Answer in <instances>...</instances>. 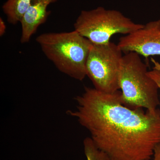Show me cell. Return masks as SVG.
Returning <instances> with one entry per match:
<instances>
[{"label": "cell", "instance_id": "5b68a950", "mask_svg": "<svg viewBox=\"0 0 160 160\" xmlns=\"http://www.w3.org/2000/svg\"><path fill=\"white\" fill-rule=\"evenodd\" d=\"M122 53L118 44L111 42L93 44L86 63V73L95 89L106 93L118 91Z\"/></svg>", "mask_w": 160, "mask_h": 160}, {"label": "cell", "instance_id": "7c38bea8", "mask_svg": "<svg viewBox=\"0 0 160 160\" xmlns=\"http://www.w3.org/2000/svg\"><path fill=\"white\" fill-rule=\"evenodd\" d=\"M152 160H160V144L158 145L155 148Z\"/></svg>", "mask_w": 160, "mask_h": 160}, {"label": "cell", "instance_id": "7a4b0ae2", "mask_svg": "<svg viewBox=\"0 0 160 160\" xmlns=\"http://www.w3.org/2000/svg\"><path fill=\"white\" fill-rule=\"evenodd\" d=\"M36 40L59 71L80 81L87 76L86 63L93 45L88 39L74 30L42 33Z\"/></svg>", "mask_w": 160, "mask_h": 160}, {"label": "cell", "instance_id": "52a82bcc", "mask_svg": "<svg viewBox=\"0 0 160 160\" xmlns=\"http://www.w3.org/2000/svg\"><path fill=\"white\" fill-rule=\"evenodd\" d=\"M57 0H32L31 5L20 21L22 26V43L29 42L32 35L38 28L46 22L50 12L47 11L48 6Z\"/></svg>", "mask_w": 160, "mask_h": 160}, {"label": "cell", "instance_id": "ba28073f", "mask_svg": "<svg viewBox=\"0 0 160 160\" xmlns=\"http://www.w3.org/2000/svg\"><path fill=\"white\" fill-rule=\"evenodd\" d=\"M32 0H7L2 9L8 22L15 25L20 22L31 5Z\"/></svg>", "mask_w": 160, "mask_h": 160}, {"label": "cell", "instance_id": "9c48e42d", "mask_svg": "<svg viewBox=\"0 0 160 160\" xmlns=\"http://www.w3.org/2000/svg\"><path fill=\"white\" fill-rule=\"evenodd\" d=\"M84 152L87 160H110L108 155L96 146L91 138L83 141Z\"/></svg>", "mask_w": 160, "mask_h": 160}, {"label": "cell", "instance_id": "277c9868", "mask_svg": "<svg viewBox=\"0 0 160 160\" xmlns=\"http://www.w3.org/2000/svg\"><path fill=\"white\" fill-rule=\"evenodd\" d=\"M143 26L134 22L121 12L101 6L83 10L74 24V30L96 45L107 44L114 34L126 35Z\"/></svg>", "mask_w": 160, "mask_h": 160}, {"label": "cell", "instance_id": "3957f363", "mask_svg": "<svg viewBox=\"0 0 160 160\" xmlns=\"http://www.w3.org/2000/svg\"><path fill=\"white\" fill-rule=\"evenodd\" d=\"M140 56L132 52L123 55L119 77L121 102L131 109L154 111L160 104L159 89Z\"/></svg>", "mask_w": 160, "mask_h": 160}, {"label": "cell", "instance_id": "8fae6325", "mask_svg": "<svg viewBox=\"0 0 160 160\" xmlns=\"http://www.w3.org/2000/svg\"><path fill=\"white\" fill-rule=\"evenodd\" d=\"M6 23L2 18H0V36L2 37L6 33Z\"/></svg>", "mask_w": 160, "mask_h": 160}, {"label": "cell", "instance_id": "8992f818", "mask_svg": "<svg viewBox=\"0 0 160 160\" xmlns=\"http://www.w3.org/2000/svg\"><path fill=\"white\" fill-rule=\"evenodd\" d=\"M118 45L125 53L132 52L146 58L160 57V19L120 38Z\"/></svg>", "mask_w": 160, "mask_h": 160}, {"label": "cell", "instance_id": "6da1fadb", "mask_svg": "<svg viewBox=\"0 0 160 160\" xmlns=\"http://www.w3.org/2000/svg\"><path fill=\"white\" fill-rule=\"evenodd\" d=\"M121 92L106 93L85 87L67 114L87 129L96 146L110 160H149L160 144V110L131 109Z\"/></svg>", "mask_w": 160, "mask_h": 160}, {"label": "cell", "instance_id": "30bf717a", "mask_svg": "<svg viewBox=\"0 0 160 160\" xmlns=\"http://www.w3.org/2000/svg\"><path fill=\"white\" fill-rule=\"evenodd\" d=\"M153 69L148 72L149 76L157 84L160 90V64L155 63Z\"/></svg>", "mask_w": 160, "mask_h": 160}]
</instances>
